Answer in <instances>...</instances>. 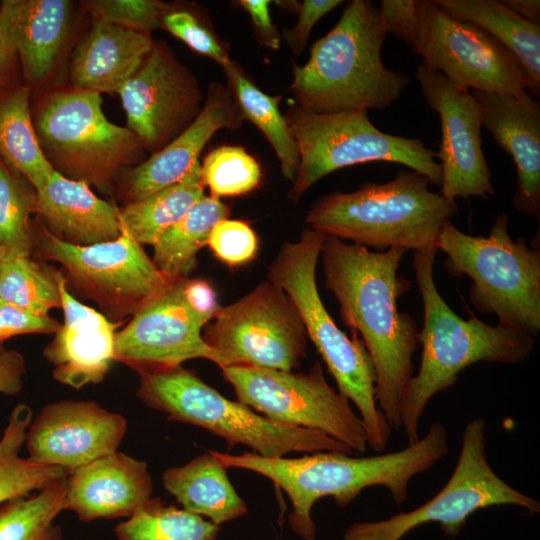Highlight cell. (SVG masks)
Listing matches in <instances>:
<instances>
[{
  "mask_svg": "<svg viewBox=\"0 0 540 540\" xmlns=\"http://www.w3.org/2000/svg\"><path fill=\"white\" fill-rule=\"evenodd\" d=\"M161 28L180 39L194 52L210 58L220 66L231 59L226 43L218 36L206 16L198 12L173 9L166 5Z\"/></svg>",
  "mask_w": 540,
  "mask_h": 540,
  "instance_id": "39",
  "label": "cell"
},
{
  "mask_svg": "<svg viewBox=\"0 0 540 540\" xmlns=\"http://www.w3.org/2000/svg\"><path fill=\"white\" fill-rule=\"evenodd\" d=\"M250 16L255 37L260 45L278 50L281 36L270 16L269 0H240L237 2Z\"/></svg>",
  "mask_w": 540,
  "mask_h": 540,
  "instance_id": "45",
  "label": "cell"
},
{
  "mask_svg": "<svg viewBox=\"0 0 540 540\" xmlns=\"http://www.w3.org/2000/svg\"><path fill=\"white\" fill-rule=\"evenodd\" d=\"M3 257V252L0 250V260L2 259Z\"/></svg>",
  "mask_w": 540,
  "mask_h": 540,
  "instance_id": "50",
  "label": "cell"
},
{
  "mask_svg": "<svg viewBox=\"0 0 540 540\" xmlns=\"http://www.w3.org/2000/svg\"><path fill=\"white\" fill-rule=\"evenodd\" d=\"M299 152V167L288 193L298 202L324 176L347 166L375 161L402 164L441 186L437 153L420 139L387 134L369 120L367 111L316 113L295 103L284 115Z\"/></svg>",
  "mask_w": 540,
  "mask_h": 540,
  "instance_id": "9",
  "label": "cell"
},
{
  "mask_svg": "<svg viewBox=\"0 0 540 540\" xmlns=\"http://www.w3.org/2000/svg\"><path fill=\"white\" fill-rule=\"evenodd\" d=\"M203 339L216 365L292 371L306 356L307 333L290 296L266 280L232 304L220 307Z\"/></svg>",
  "mask_w": 540,
  "mask_h": 540,
  "instance_id": "12",
  "label": "cell"
},
{
  "mask_svg": "<svg viewBox=\"0 0 540 540\" xmlns=\"http://www.w3.org/2000/svg\"><path fill=\"white\" fill-rule=\"evenodd\" d=\"M435 246L415 251L414 273L422 298L424 320L418 372L409 382L402 405L408 444L419 440V424L429 401L452 387L458 375L478 363L517 364L534 350L535 337L518 329L487 324L476 316L464 320L440 295L434 280Z\"/></svg>",
  "mask_w": 540,
  "mask_h": 540,
  "instance_id": "3",
  "label": "cell"
},
{
  "mask_svg": "<svg viewBox=\"0 0 540 540\" xmlns=\"http://www.w3.org/2000/svg\"><path fill=\"white\" fill-rule=\"evenodd\" d=\"M243 121L228 88L219 82H212L196 119L161 150L128 172L127 204L180 182L218 130L238 129Z\"/></svg>",
  "mask_w": 540,
  "mask_h": 540,
  "instance_id": "21",
  "label": "cell"
},
{
  "mask_svg": "<svg viewBox=\"0 0 540 540\" xmlns=\"http://www.w3.org/2000/svg\"><path fill=\"white\" fill-rule=\"evenodd\" d=\"M39 144L66 178L111 191L121 169L143 152L127 127L110 122L99 93L75 88L50 94L33 121Z\"/></svg>",
  "mask_w": 540,
  "mask_h": 540,
  "instance_id": "10",
  "label": "cell"
},
{
  "mask_svg": "<svg viewBox=\"0 0 540 540\" xmlns=\"http://www.w3.org/2000/svg\"><path fill=\"white\" fill-rule=\"evenodd\" d=\"M230 212V207L219 198L204 195L158 239L153 245L152 261L169 283L188 278L213 227L228 218Z\"/></svg>",
  "mask_w": 540,
  "mask_h": 540,
  "instance_id": "29",
  "label": "cell"
},
{
  "mask_svg": "<svg viewBox=\"0 0 540 540\" xmlns=\"http://www.w3.org/2000/svg\"><path fill=\"white\" fill-rule=\"evenodd\" d=\"M126 419L95 401L61 400L45 405L31 421L25 445L29 459L64 469L68 475L117 452Z\"/></svg>",
  "mask_w": 540,
  "mask_h": 540,
  "instance_id": "19",
  "label": "cell"
},
{
  "mask_svg": "<svg viewBox=\"0 0 540 540\" xmlns=\"http://www.w3.org/2000/svg\"><path fill=\"white\" fill-rule=\"evenodd\" d=\"M341 3V0H304L300 3L297 23L292 28H283L280 34L294 55L304 51L314 25Z\"/></svg>",
  "mask_w": 540,
  "mask_h": 540,
  "instance_id": "43",
  "label": "cell"
},
{
  "mask_svg": "<svg viewBox=\"0 0 540 540\" xmlns=\"http://www.w3.org/2000/svg\"><path fill=\"white\" fill-rule=\"evenodd\" d=\"M485 430L482 418L465 425L455 468L433 498L414 510L387 519L353 523L343 540H401L413 529L432 522L440 524L445 535L454 537L471 514L492 506L513 505L539 513L537 500L509 485L490 466Z\"/></svg>",
  "mask_w": 540,
  "mask_h": 540,
  "instance_id": "11",
  "label": "cell"
},
{
  "mask_svg": "<svg viewBox=\"0 0 540 540\" xmlns=\"http://www.w3.org/2000/svg\"><path fill=\"white\" fill-rule=\"evenodd\" d=\"M60 326L50 316H38L0 298V343L22 334H55Z\"/></svg>",
  "mask_w": 540,
  "mask_h": 540,
  "instance_id": "42",
  "label": "cell"
},
{
  "mask_svg": "<svg viewBox=\"0 0 540 540\" xmlns=\"http://www.w3.org/2000/svg\"><path fill=\"white\" fill-rule=\"evenodd\" d=\"M185 280L171 283L116 333L115 361L139 375L175 368L191 359L216 363V353L201 333L209 321L188 303Z\"/></svg>",
  "mask_w": 540,
  "mask_h": 540,
  "instance_id": "17",
  "label": "cell"
},
{
  "mask_svg": "<svg viewBox=\"0 0 540 540\" xmlns=\"http://www.w3.org/2000/svg\"><path fill=\"white\" fill-rule=\"evenodd\" d=\"M151 494L147 463L117 451L68 475L63 509L86 522L128 518Z\"/></svg>",
  "mask_w": 540,
  "mask_h": 540,
  "instance_id": "23",
  "label": "cell"
},
{
  "mask_svg": "<svg viewBox=\"0 0 540 540\" xmlns=\"http://www.w3.org/2000/svg\"><path fill=\"white\" fill-rule=\"evenodd\" d=\"M60 293L64 323L44 348L58 382L79 389L104 380L115 361L116 329L122 323L108 319L69 292L61 270H53Z\"/></svg>",
  "mask_w": 540,
  "mask_h": 540,
  "instance_id": "20",
  "label": "cell"
},
{
  "mask_svg": "<svg viewBox=\"0 0 540 540\" xmlns=\"http://www.w3.org/2000/svg\"><path fill=\"white\" fill-rule=\"evenodd\" d=\"M154 45L150 35L96 20L75 49L71 81L75 88L117 93Z\"/></svg>",
  "mask_w": 540,
  "mask_h": 540,
  "instance_id": "25",
  "label": "cell"
},
{
  "mask_svg": "<svg viewBox=\"0 0 540 540\" xmlns=\"http://www.w3.org/2000/svg\"><path fill=\"white\" fill-rule=\"evenodd\" d=\"M219 526L202 516L149 499L115 527L118 540H215Z\"/></svg>",
  "mask_w": 540,
  "mask_h": 540,
  "instance_id": "35",
  "label": "cell"
},
{
  "mask_svg": "<svg viewBox=\"0 0 540 540\" xmlns=\"http://www.w3.org/2000/svg\"><path fill=\"white\" fill-rule=\"evenodd\" d=\"M67 477L48 484L36 494L3 503L0 540H63L61 527L54 521L64 511Z\"/></svg>",
  "mask_w": 540,
  "mask_h": 540,
  "instance_id": "34",
  "label": "cell"
},
{
  "mask_svg": "<svg viewBox=\"0 0 540 540\" xmlns=\"http://www.w3.org/2000/svg\"><path fill=\"white\" fill-rule=\"evenodd\" d=\"M201 170L205 186L217 198L247 194L262 179L260 164L241 146L223 145L211 150Z\"/></svg>",
  "mask_w": 540,
  "mask_h": 540,
  "instance_id": "38",
  "label": "cell"
},
{
  "mask_svg": "<svg viewBox=\"0 0 540 540\" xmlns=\"http://www.w3.org/2000/svg\"><path fill=\"white\" fill-rule=\"evenodd\" d=\"M71 7L66 0H19L14 42L30 84L41 83L51 72L67 37Z\"/></svg>",
  "mask_w": 540,
  "mask_h": 540,
  "instance_id": "27",
  "label": "cell"
},
{
  "mask_svg": "<svg viewBox=\"0 0 540 540\" xmlns=\"http://www.w3.org/2000/svg\"><path fill=\"white\" fill-rule=\"evenodd\" d=\"M38 248L62 266L67 286L94 301L111 321L135 315L171 284L123 227L117 239L90 246L63 242L44 227Z\"/></svg>",
  "mask_w": 540,
  "mask_h": 540,
  "instance_id": "14",
  "label": "cell"
},
{
  "mask_svg": "<svg viewBox=\"0 0 540 540\" xmlns=\"http://www.w3.org/2000/svg\"><path fill=\"white\" fill-rule=\"evenodd\" d=\"M25 360L19 352L6 349L0 343V393L16 395L23 387Z\"/></svg>",
  "mask_w": 540,
  "mask_h": 540,
  "instance_id": "47",
  "label": "cell"
},
{
  "mask_svg": "<svg viewBox=\"0 0 540 540\" xmlns=\"http://www.w3.org/2000/svg\"><path fill=\"white\" fill-rule=\"evenodd\" d=\"M209 451L225 468L258 473L285 491L293 506L288 516L291 529L304 540H314L311 512L319 499L331 497L345 507L364 489L382 486L396 505L403 504L412 478L431 469L450 449L448 431L436 421L424 437L404 449L374 456L319 451L297 458H267L248 451L240 455Z\"/></svg>",
  "mask_w": 540,
  "mask_h": 540,
  "instance_id": "2",
  "label": "cell"
},
{
  "mask_svg": "<svg viewBox=\"0 0 540 540\" xmlns=\"http://www.w3.org/2000/svg\"><path fill=\"white\" fill-rule=\"evenodd\" d=\"M137 396L169 420L195 425L223 438L228 450L242 444L267 458L292 452L353 453L320 431L271 421L242 402L224 397L182 366L140 374Z\"/></svg>",
  "mask_w": 540,
  "mask_h": 540,
  "instance_id": "7",
  "label": "cell"
},
{
  "mask_svg": "<svg viewBox=\"0 0 540 540\" xmlns=\"http://www.w3.org/2000/svg\"><path fill=\"white\" fill-rule=\"evenodd\" d=\"M503 4L521 18L540 23L539 0H503Z\"/></svg>",
  "mask_w": 540,
  "mask_h": 540,
  "instance_id": "49",
  "label": "cell"
},
{
  "mask_svg": "<svg viewBox=\"0 0 540 540\" xmlns=\"http://www.w3.org/2000/svg\"><path fill=\"white\" fill-rule=\"evenodd\" d=\"M184 293L190 306L208 321L220 308L213 288L204 280L187 278L184 283Z\"/></svg>",
  "mask_w": 540,
  "mask_h": 540,
  "instance_id": "48",
  "label": "cell"
},
{
  "mask_svg": "<svg viewBox=\"0 0 540 540\" xmlns=\"http://www.w3.org/2000/svg\"><path fill=\"white\" fill-rule=\"evenodd\" d=\"M238 401L273 422L320 431L352 452L368 448L362 420L326 380L316 361L307 373L255 367L223 368Z\"/></svg>",
  "mask_w": 540,
  "mask_h": 540,
  "instance_id": "13",
  "label": "cell"
},
{
  "mask_svg": "<svg viewBox=\"0 0 540 540\" xmlns=\"http://www.w3.org/2000/svg\"><path fill=\"white\" fill-rule=\"evenodd\" d=\"M36 212L49 233L75 246L112 241L122 233L118 208L97 197L86 183L57 171L36 192Z\"/></svg>",
  "mask_w": 540,
  "mask_h": 540,
  "instance_id": "24",
  "label": "cell"
},
{
  "mask_svg": "<svg viewBox=\"0 0 540 540\" xmlns=\"http://www.w3.org/2000/svg\"><path fill=\"white\" fill-rule=\"evenodd\" d=\"M419 29L412 51L423 66L442 73L453 85L519 96L531 80L506 47L479 27L457 20L435 0H416Z\"/></svg>",
  "mask_w": 540,
  "mask_h": 540,
  "instance_id": "15",
  "label": "cell"
},
{
  "mask_svg": "<svg viewBox=\"0 0 540 540\" xmlns=\"http://www.w3.org/2000/svg\"><path fill=\"white\" fill-rule=\"evenodd\" d=\"M127 128L156 153L199 115L204 96L198 80L165 45L153 48L118 92Z\"/></svg>",
  "mask_w": 540,
  "mask_h": 540,
  "instance_id": "16",
  "label": "cell"
},
{
  "mask_svg": "<svg viewBox=\"0 0 540 540\" xmlns=\"http://www.w3.org/2000/svg\"><path fill=\"white\" fill-rule=\"evenodd\" d=\"M31 421V408L26 404L16 405L1 437L0 504L29 496L68 476L62 468L42 465L20 455Z\"/></svg>",
  "mask_w": 540,
  "mask_h": 540,
  "instance_id": "33",
  "label": "cell"
},
{
  "mask_svg": "<svg viewBox=\"0 0 540 540\" xmlns=\"http://www.w3.org/2000/svg\"><path fill=\"white\" fill-rule=\"evenodd\" d=\"M243 120L252 122L272 146L284 178L293 183L299 167V152L285 116L280 112L282 96H271L250 79L242 67L230 59L221 66Z\"/></svg>",
  "mask_w": 540,
  "mask_h": 540,
  "instance_id": "31",
  "label": "cell"
},
{
  "mask_svg": "<svg viewBox=\"0 0 540 540\" xmlns=\"http://www.w3.org/2000/svg\"><path fill=\"white\" fill-rule=\"evenodd\" d=\"M29 94L27 86H18L0 97V158L38 192L55 170L39 144Z\"/></svg>",
  "mask_w": 540,
  "mask_h": 540,
  "instance_id": "30",
  "label": "cell"
},
{
  "mask_svg": "<svg viewBox=\"0 0 540 540\" xmlns=\"http://www.w3.org/2000/svg\"><path fill=\"white\" fill-rule=\"evenodd\" d=\"M36 212V190L0 158V250L2 258L29 257L34 238L30 214Z\"/></svg>",
  "mask_w": 540,
  "mask_h": 540,
  "instance_id": "36",
  "label": "cell"
},
{
  "mask_svg": "<svg viewBox=\"0 0 540 540\" xmlns=\"http://www.w3.org/2000/svg\"><path fill=\"white\" fill-rule=\"evenodd\" d=\"M327 235L302 230L295 242L285 241L267 271V280L282 288L295 303L311 339L337 383L338 392L357 407L368 447L382 452L393 428L375 399L376 376L363 341L349 338L325 308L316 284V266Z\"/></svg>",
  "mask_w": 540,
  "mask_h": 540,
  "instance_id": "6",
  "label": "cell"
},
{
  "mask_svg": "<svg viewBox=\"0 0 540 540\" xmlns=\"http://www.w3.org/2000/svg\"><path fill=\"white\" fill-rule=\"evenodd\" d=\"M416 79L430 108L439 114L442 138L437 158L442 169L440 194L455 202L477 196L488 199L495 192L482 150L483 112L465 90L442 73L419 65Z\"/></svg>",
  "mask_w": 540,
  "mask_h": 540,
  "instance_id": "18",
  "label": "cell"
},
{
  "mask_svg": "<svg viewBox=\"0 0 540 540\" xmlns=\"http://www.w3.org/2000/svg\"><path fill=\"white\" fill-rule=\"evenodd\" d=\"M0 298L42 317L61 307L53 270L30 256L0 260Z\"/></svg>",
  "mask_w": 540,
  "mask_h": 540,
  "instance_id": "37",
  "label": "cell"
},
{
  "mask_svg": "<svg viewBox=\"0 0 540 540\" xmlns=\"http://www.w3.org/2000/svg\"><path fill=\"white\" fill-rule=\"evenodd\" d=\"M86 3L96 20L147 35L161 28L166 7L157 0H92Z\"/></svg>",
  "mask_w": 540,
  "mask_h": 540,
  "instance_id": "40",
  "label": "cell"
},
{
  "mask_svg": "<svg viewBox=\"0 0 540 540\" xmlns=\"http://www.w3.org/2000/svg\"><path fill=\"white\" fill-rule=\"evenodd\" d=\"M508 216L496 217L488 236H472L446 220L435 247L447 255L446 270L472 280L469 296L498 324L536 336L540 330V252L524 238L513 241Z\"/></svg>",
  "mask_w": 540,
  "mask_h": 540,
  "instance_id": "8",
  "label": "cell"
},
{
  "mask_svg": "<svg viewBox=\"0 0 540 540\" xmlns=\"http://www.w3.org/2000/svg\"><path fill=\"white\" fill-rule=\"evenodd\" d=\"M378 9L386 32L412 48L419 29L416 0H382Z\"/></svg>",
  "mask_w": 540,
  "mask_h": 540,
  "instance_id": "44",
  "label": "cell"
},
{
  "mask_svg": "<svg viewBox=\"0 0 540 540\" xmlns=\"http://www.w3.org/2000/svg\"><path fill=\"white\" fill-rule=\"evenodd\" d=\"M226 469L208 451L183 466L166 469L162 483L183 509L219 526L247 513L246 503L234 489Z\"/></svg>",
  "mask_w": 540,
  "mask_h": 540,
  "instance_id": "26",
  "label": "cell"
},
{
  "mask_svg": "<svg viewBox=\"0 0 540 540\" xmlns=\"http://www.w3.org/2000/svg\"><path fill=\"white\" fill-rule=\"evenodd\" d=\"M451 17L473 24L506 47L521 63L540 95V23L527 21L498 0H436Z\"/></svg>",
  "mask_w": 540,
  "mask_h": 540,
  "instance_id": "28",
  "label": "cell"
},
{
  "mask_svg": "<svg viewBox=\"0 0 540 540\" xmlns=\"http://www.w3.org/2000/svg\"><path fill=\"white\" fill-rule=\"evenodd\" d=\"M207 245L214 255L229 266L253 260L258 252V238L251 226L242 220L223 219L212 229Z\"/></svg>",
  "mask_w": 540,
  "mask_h": 540,
  "instance_id": "41",
  "label": "cell"
},
{
  "mask_svg": "<svg viewBox=\"0 0 540 540\" xmlns=\"http://www.w3.org/2000/svg\"><path fill=\"white\" fill-rule=\"evenodd\" d=\"M386 34L371 1H349L336 25L313 43L308 61L292 64L294 103L316 113L389 107L410 79L384 66Z\"/></svg>",
  "mask_w": 540,
  "mask_h": 540,
  "instance_id": "4",
  "label": "cell"
},
{
  "mask_svg": "<svg viewBox=\"0 0 540 540\" xmlns=\"http://www.w3.org/2000/svg\"><path fill=\"white\" fill-rule=\"evenodd\" d=\"M201 162L178 183L119 210L123 229L139 244L154 245L205 193Z\"/></svg>",
  "mask_w": 540,
  "mask_h": 540,
  "instance_id": "32",
  "label": "cell"
},
{
  "mask_svg": "<svg viewBox=\"0 0 540 540\" xmlns=\"http://www.w3.org/2000/svg\"><path fill=\"white\" fill-rule=\"evenodd\" d=\"M483 112V126L511 155L517 168L513 206L522 213L540 212V103L526 91L519 96L471 90Z\"/></svg>",
  "mask_w": 540,
  "mask_h": 540,
  "instance_id": "22",
  "label": "cell"
},
{
  "mask_svg": "<svg viewBox=\"0 0 540 540\" xmlns=\"http://www.w3.org/2000/svg\"><path fill=\"white\" fill-rule=\"evenodd\" d=\"M19 0H6L0 7V86L6 80L17 56L14 23Z\"/></svg>",
  "mask_w": 540,
  "mask_h": 540,
  "instance_id": "46",
  "label": "cell"
},
{
  "mask_svg": "<svg viewBox=\"0 0 540 540\" xmlns=\"http://www.w3.org/2000/svg\"><path fill=\"white\" fill-rule=\"evenodd\" d=\"M406 251H370L327 236L320 253L325 287L337 299L345 326L361 336L375 371L378 408L393 429L402 424L403 400L414 376L413 355L420 346V329L397 307L410 286L397 275Z\"/></svg>",
  "mask_w": 540,
  "mask_h": 540,
  "instance_id": "1",
  "label": "cell"
},
{
  "mask_svg": "<svg viewBox=\"0 0 540 540\" xmlns=\"http://www.w3.org/2000/svg\"><path fill=\"white\" fill-rule=\"evenodd\" d=\"M429 183L416 171L400 170L386 183H365L350 193L336 190L320 196L304 222L327 236L377 251L432 247L443 223L458 208L430 191Z\"/></svg>",
  "mask_w": 540,
  "mask_h": 540,
  "instance_id": "5",
  "label": "cell"
}]
</instances>
